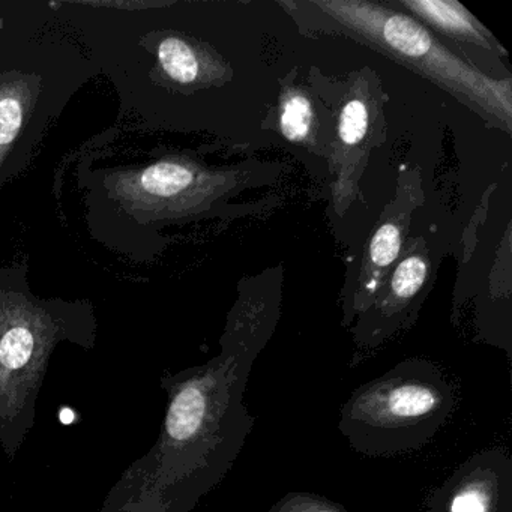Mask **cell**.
I'll return each instance as SVG.
<instances>
[{"label": "cell", "mask_w": 512, "mask_h": 512, "mask_svg": "<svg viewBox=\"0 0 512 512\" xmlns=\"http://www.w3.org/2000/svg\"><path fill=\"white\" fill-rule=\"evenodd\" d=\"M319 7L362 43L442 86L509 131L511 83L490 79L461 61L412 17L370 2H320Z\"/></svg>", "instance_id": "cell-1"}, {"label": "cell", "mask_w": 512, "mask_h": 512, "mask_svg": "<svg viewBox=\"0 0 512 512\" xmlns=\"http://www.w3.org/2000/svg\"><path fill=\"white\" fill-rule=\"evenodd\" d=\"M91 187L98 205L110 203L113 214L136 229L155 221L187 217L205 205L224 184L182 157H163L145 166L119 167L101 173Z\"/></svg>", "instance_id": "cell-2"}, {"label": "cell", "mask_w": 512, "mask_h": 512, "mask_svg": "<svg viewBox=\"0 0 512 512\" xmlns=\"http://www.w3.org/2000/svg\"><path fill=\"white\" fill-rule=\"evenodd\" d=\"M38 73H0V188L28 164L32 139L38 140V113L46 97Z\"/></svg>", "instance_id": "cell-3"}, {"label": "cell", "mask_w": 512, "mask_h": 512, "mask_svg": "<svg viewBox=\"0 0 512 512\" xmlns=\"http://www.w3.org/2000/svg\"><path fill=\"white\" fill-rule=\"evenodd\" d=\"M401 7L407 8L422 22L430 25L436 31L449 35L463 43L491 49L494 44L490 32L457 2L445 0H412L400 2Z\"/></svg>", "instance_id": "cell-4"}, {"label": "cell", "mask_w": 512, "mask_h": 512, "mask_svg": "<svg viewBox=\"0 0 512 512\" xmlns=\"http://www.w3.org/2000/svg\"><path fill=\"white\" fill-rule=\"evenodd\" d=\"M158 67L170 82L200 85L214 79V64L203 50L178 35H167L155 46Z\"/></svg>", "instance_id": "cell-5"}, {"label": "cell", "mask_w": 512, "mask_h": 512, "mask_svg": "<svg viewBox=\"0 0 512 512\" xmlns=\"http://www.w3.org/2000/svg\"><path fill=\"white\" fill-rule=\"evenodd\" d=\"M401 250V230L395 223L380 226L368 245L367 260L361 274V289L368 298L382 286L386 271L397 260Z\"/></svg>", "instance_id": "cell-6"}, {"label": "cell", "mask_w": 512, "mask_h": 512, "mask_svg": "<svg viewBox=\"0 0 512 512\" xmlns=\"http://www.w3.org/2000/svg\"><path fill=\"white\" fill-rule=\"evenodd\" d=\"M206 401L197 386L182 389L170 404L167 433L172 439L187 440L199 431L205 416Z\"/></svg>", "instance_id": "cell-7"}, {"label": "cell", "mask_w": 512, "mask_h": 512, "mask_svg": "<svg viewBox=\"0 0 512 512\" xmlns=\"http://www.w3.org/2000/svg\"><path fill=\"white\" fill-rule=\"evenodd\" d=\"M314 124L313 106L304 92L290 89L281 98L280 128L292 143H305Z\"/></svg>", "instance_id": "cell-8"}, {"label": "cell", "mask_w": 512, "mask_h": 512, "mask_svg": "<svg viewBox=\"0 0 512 512\" xmlns=\"http://www.w3.org/2000/svg\"><path fill=\"white\" fill-rule=\"evenodd\" d=\"M428 277V263L419 254H410L392 274L391 296L394 301L406 302L424 286Z\"/></svg>", "instance_id": "cell-9"}, {"label": "cell", "mask_w": 512, "mask_h": 512, "mask_svg": "<svg viewBox=\"0 0 512 512\" xmlns=\"http://www.w3.org/2000/svg\"><path fill=\"white\" fill-rule=\"evenodd\" d=\"M367 104L359 98H352L341 109L338 122V139L344 149H355L367 136L368 131Z\"/></svg>", "instance_id": "cell-10"}, {"label": "cell", "mask_w": 512, "mask_h": 512, "mask_svg": "<svg viewBox=\"0 0 512 512\" xmlns=\"http://www.w3.org/2000/svg\"><path fill=\"white\" fill-rule=\"evenodd\" d=\"M434 406V397L428 389L421 386H406L392 394L391 409L400 416H418L430 412Z\"/></svg>", "instance_id": "cell-11"}, {"label": "cell", "mask_w": 512, "mask_h": 512, "mask_svg": "<svg viewBox=\"0 0 512 512\" xmlns=\"http://www.w3.org/2000/svg\"><path fill=\"white\" fill-rule=\"evenodd\" d=\"M76 5H83V7H92V8H115V10H125V11H140V10H148V8H158V7H166L169 4H161V2H115V0H110V2H104V0H98V2H92V0H85V2H73Z\"/></svg>", "instance_id": "cell-12"}, {"label": "cell", "mask_w": 512, "mask_h": 512, "mask_svg": "<svg viewBox=\"0 0 512 512\" xmlns=\"http://www.w3.org/2000/svg\"><path fill=\"white\" fill-rule=\"evenodd\" d=\"M451 512H485L484 497L476 491L458 494L452 502Z\"/></svg>", "instance_id": "cell-13"}, {"label": "cell", "mask_w": 512, "mask_h": 512, "mask_svg": "<svg viewBox=\"0 0 512 512\" xmlns=\"http://www.w3.org/2000/svg\"><path fill=\"white\" fill-rule=\"evenodd\" d=\"M322 512H329V511H322Z\"/></svg>", "instance_id": "cell-14"}]
</instances>
